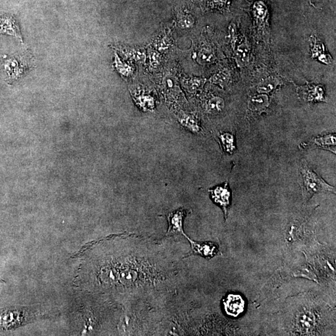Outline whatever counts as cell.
Returning <instances> with one entry per match:
<instances>
[{"instance_id":"cell-11","label":"cell","mask_w":336,"mask_h":336,"mask_svg":"<svg viewBox=\"0 0 336 336\" xmlns=\"http://www.w3.org/2000/svg\"><path fill=\"white\" fill-rule=\"evenodd\" d=\"M203 11L219 10L221 12L228 11L230 0H198Z\"/></svg>"},{"instance_id":"cell-8","label":"cell","mask_w":336,"mask_h":336,"mask_svg":"<svg viewBox=\"0 0 336 336\" xmlns=\"http://www.w3.org/2000/svg\"><path fill=\"white\" fill-rule=\"evenodd\" d=\"M303 99L310 102H323L325 100V89L322 85L308 84L298 89Z\"/></svg>"},{"instance_id":"cell-5","label":"cell","mask_w":336,"mask_h":336,"mask_svg":"<svg viewBox=\"0 0 336 336\" xmlns=\"http://www.w3.org/2000/svg\"><path fill=\"white\" fill-rule=\"evenodd\" d=\"M209 191L215 204L220 205L222 208L225 219H227L228 209L230 207V199H231V192L228 186V183L225 182L224 185H219L214 189L209 190Z\"/></svg>"},{"instance_id":"cell-14","label":"cell","mask_w":336,"mask_h":336,"mask_svg":"<svg viewBox=\"0 0 336 336\" xmlns=\"http://www.w3.org/2000/svg\"><path fill=\"white\" fill-rule=\"evenodd\" d=\"M179 120L180 124L190 131L194 133H199L200 131L199 122L194 115L182 114L179 117Z\"/></svg>"},{"instance_id":"cell-7","label":"cell","mask_w":336,"mask_h":336,"mask_svg":"<svg viewBox=\"0 0 336 336\" xmlns=\"http://www.w3.org/2000/svg\"><path fill=\"white\" fill-rule=\"evenodd\" d=\"M223 305L225 312L230 317H238L245 310V300L240 295H228L223 301Z\"/></svg>"},{"instance_id":"cell-22","label":"cell","mask_w":336,"mask_h":336,"mask_svg":"<svg viewBox=\"0 0 336 336\" xmlns=\"http://www.w3.org/2000/svg\"><path fill=\"white\" fill-rule=\"evenodd\" d=\"M229 72L223 71L220 72L219 73L215 74L212 77L211 80L212 82H214V83L224 86V85L229 81Z\"/></svg>"},{"instance_id":"cell-23","label":"cell","mask_w":336,"mask_h":336,"mask_svg":"<svg viewBox=\"0 0 336 336\" xmlns=\"http://www.w3.org/2000/svg\"><path fill=\"white\" fill-rule=\"evenodd\" d=\"M204 79L194 77V78L187 79L185 84H186L189 90H191V91H195V90L199 89L200 85L204 83Z\"/></svg>"},{"instance_id":"cell-10","label":"cell","mask_w":336,"mask_h":336,"mask_svg":"<svg viewBox=\"0 0 336 336\" xmlns=\"http://www.w3.org/2000/svg\"><path fill=\"white\" fill-rule=\"evenodd\" d=\"M252 11L256 25L260 28L265 29L268 16L267 6L263 1H257L253 4Z\"/></svg>"},{"instance_id":"cell-18","label":"cell","mask_w":336,"mask_h":336,"mask_svg":"<svg viewBox=\"0 0 336 336\" xmlns=\"http://www.w3.org/2000/svg\"><path fill=\"white\" fill-rule=\"evenodd\" d=\"M225 102L222 98L220 97H213L208 100L206 104L207 112L211 114H217L222 112L224 109Z\"/></svg>"},{"instance_id":"cell-16","label":"cell","mask_w":336,"mask_h":336,"mask_svg":"<svg viewBox=\"0 0 336 336\" xmlns=\"http://www.w3.org/2000/svg\"><path fill=\"white\" fill-rule=\"evenodd\" d=\"M279 84V81L275 77H268L258 85L257 90L260 94H267L274 90Z\"/></svg>"},{"instance_id":"cell-21","label":"cell","mask_w":336,"mask_h":336,"mask_svg":"<svg viewBox=\"0 0 336 336\" xmlns=\"http://www.w3.org/2000/svg\"><path fill=\"white\" fill-rule=\"evenodd\" d=\"M215 57L214 52L209 48H202L198 54L197 61L200 63L210 64L215 61Z\"/></svg>"},{"instance_id":"cell-2","label":"cell","mask_w":336,"mask_h":336,"mask_svg":"<svg viewBox=\"0 0 336 336\" xmlns=\"http://www.w3.org/2000/svg\"><path fill=\"white\" fill-rule=\"evenodd\" d=\"M188 214L189 212L187 210L180 208L168 215V229L167 236L170 235H184L185 237H187L183 230V222Z\"/></svg>"},{"instance_id":"cell-20","label":"cell","mask_w":336,"mask_h":336,"mask_svg":"<svg viewBox=\"0 0 336 336\" xmlns=\"http://www.w3.org/2000/svg\"><path fill=\"white\" fill-rule=\"evenodd\" d=\"M315 144L323 149L330 150L336 146V135L333 134L318 137L315 140Z\"/></svg>"},{"instance_id":"cell-17","label":"cell","mask_w":336,"mask_h":336,"mask_svg":"<svg viewBox=\"0 0 336 336\" xmlns=\"http://www.w3.org/2000/svg\"><path fill=\"white\" fill-rule=\"evenodd\" d=\"M115 67L117 71L125 78H129L134 73V67L123 62L117 54H115Z\"/></svg>"},{"instance_id":"cell-12","label":"cell","mask_w":336,"mask_h":336,"mask_svg":"<svg viewBox=\"0 0 336 336\" xmlns=\"http://www.w3.org/2000/svg\"><path fill=\"white\" fill-rule=\"evenodd\" d=\"M269 105V98L267 95H255L249 100L248 107L252 111L263 112Z\"/></svg>"},{"instance_id":"cell-3","label":"cell","mask_w":336,"mask_h":336,"mask_svg":"<svg viewBox=\"0 0 336 336\" xmlns=\"http://www.w3.org/2000/svg\"><path fill=\"white\" fill-rule=\"evenodd\" d=\"M231 32L232 35V44L235 56L237 57L238 62H240V64H245L249 61L250 57L249 44H248L244 37L237 34L235 26L232 27Z\"/></svg>"},{"instance_id":"cell-4","label":"cell","mask_w":336,"mask_h":336,"mask_svg":"<svg viewBox=\"0 0 336 336\" xmlns=\"http://www.w3.org/2000/svg\"><path fill=\"white\" fill-rule=\"evenodd\" d=\"M185 238L190 242L192 249L191 254L193 255H199L206 258V259H211L215 256L219 255L220 253L219 247L214 243L210 242H196L193 241L187 236Z\"/></svg>"},{"instance_id":"cell-6","label":"cell","mask_w":336,"mask_h":336,"mask_svg":"<svg viewBox=\"0 0 336 336\" xmlns=\"http://www.w3.org/2000/svg\"><path fill=\"white\" fill-rule=\"evenodd\" d=\"M2 66L10 81L18 79L26 71V65L16 57H4Z\"/></svg>"},{"instance_id":"cell-13","label":"cell","mask_w":336,"mask_h":336,"mask_svg":"<svg viewBox=\"0 0 336 336\" xmlns=\"http://www.w3.org/2000/svg\"><path fill=\"white\" fill-rule=\"evenodd\" d=\"M177 22L181 28H191L194 26L195 19L187 9H179L177 12Z\"/></svg>"},{"instance_id":"cell-19","label":"cell","mask_w":336,"mask_h":336,"mask_svg":"<svg viewBox=\"0 0 336 336\" xmlns=\"http://www.w3.org/2000/svg\"><path fill=\"white\" fill-rule=\"evenodd\" d=\"M223 147L225 152L232 154L235 150V138L234 135L229 133H224L220 135Z\"/></svg>"},{"instance_id":"cell-1","label":"cell","mask_w":336,"mask_h":336,"mask_svg":"<svg viewBox=\"0 0 336 336\" xmlns=\"http://www.w3.org/2000/svg\"><path fill=\"white\" fill-rule=\"evenodd\" d=\"M300 171L303 179V199L305 201L309 200L313 195L322 192L335 193V187L327 184L317 173L311 169L307 162L303 160Z\"/></svg>"},{"instance_id":"cell-9","label":"cell","mask_w":336,"mask_h":336,"mask_svg":"<svg viewBox=\"0 0 336 336\" xmlns=\"http://www.w3.org/2000/svg\"><path fill=\"white\" fill-rule=\"evenodd\" d=\"M0 34L10 35L23 42L18 24L12 16H0Z\"/></svg>"},{"instance_id":"cell-15","label":"cell","mask_w":336,"mask_h":336,"mask_svg":"<svg viewBox=\"0 0 336 336\" xmlns=\"http://www.w3.org/2000/svg\"><path fill=\"white\" fill-rule=\"evenodd\" d=\"M313 57H318L320 61L324 63L330 64L332 61V57L330 54H325V46L322 42H318L315 39H313Z\"/></svg>"}]
</instances>
